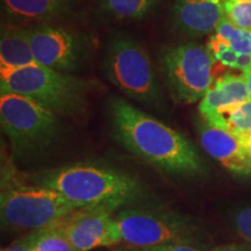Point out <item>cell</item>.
<instances>
[{
    "mask_svg": "<svg viewBox=\"0 0 251 251\" xmlns=\"http://www.w3.org/2000/svg\"><path fill=\"white\" fill-rule=\"evenodd\" d=\"M109 115L117 140L135 156L170 174L203 172L205 166L192 142L162 121L120 97L109 100Z\"/></svg>",
    "mask_w": 251,
    "mask_h": 251,
    "instance_id": "cell-1",
    "label": "cell"
},
{
    "mask_svg": "<svg viewBox=\"0 0 251 251\" xmlns=\"http://www.w3.org/2000/svg\"><path fill=\"white\" fill-rule=\"evenodd\" d=\"M35 183L61 193L77 209L105 207L114 212L141 192L139 181L112 166L77 163L35 177Z\"/></svg>",
    "mask_w": 251,
    "mask_h": 251,
    "instance_id": "cell-2",
    "label": "cell"
},
{
    "mask_svg": "<svg viewBox=\"0 0 251 251\" xmlns=\"http://www.w3.org/2000/svg\"><path fill=\"white\" fill-rule=\"evenodd\" d=\"M0 90L27 97L61 117L79 118L86 112L90 84L65 72L31 64L0 70Z\"/></svg>",
    "mask_w": 251,
    "mask_h": 251,
    "instance_id": "cell-3",
    "label": "cell"
},
{
    "mask_svg": "<svg viewBox=\"0 0 251 251\" xmlns=\"http://www.w3.org/2000/svg\"><path fill=\"white\" fill-rule=\"evenodd\" d=\"M75 211L76 207L57 191L28 185L14 175L2 172L0 218L4 228L33 233L58 224Z\"/></svg>",
    "mask_w": 251,
    "mask_h": 251,
    "instance_id": "cell-4",
    "label": "cell"
},
{
    "mask_svg": "<svg viewBox=\"0 0 251 251\" xmlns=\"http://www.w3.org/2000/svg\"><path fill=\"white\" fill-rule=\"evenodd\" d=\"M59 115L15 93L0 96V122L14 155L34 156L54 146L62 131Z\"/></svg>",
    "mask_w": 251,
    "mask_h": 251,
    "instance_id": "cell-5",
    "label": "cell"
},
{
    "mask_svg": "<svg viewBox=\"0 0 251 251\" xmlns=\"http://www.w3.org/2000/svg\"><path fill=\"white\" fill-rule=\"evenodd\" d=\"M115 219L122 241L130 247L202 244L200 229L192 220L168 209L130 207L119 212Z\"/></svg>",
    "mask_w": 251,
    "mask_h": 251,
    "instance_id": "cell-6",
    "label": "cell"
},
{
    "mask_svg": "<svg viewBox=\"0 0 251 251\" xmlns=\"http://www.w3.org/2000/svg\"><path fill=\"white\" fill-rule=\"evenodd\" d=\"M106 76L129 98L151 107H161V85L148 52L136 41L115 36L108 42L103 61Z\"/></svg>",
    "mask_w": 251,
    "mask_h": 251,
    "instance_id": "cell-7",
    "label": "cell"
},
{
    "mask_svg": "<svg viewBox=\"0 0 251 251\" xmlns=\"http://www.w3.org/2000/svg\"><path fill=\"white\" fill-rule=\"evenodd\" d=\"M159 64L166 86L180 103L200 101L214 83V58L206 47L198 43L164 47Z\"/></svg>",
    "mask_w": 251,
    "mask_h": 251,
    "instance_id": "cell-8",
    "label": "cell"
},
{
    "mask_svg": "<svg viewBox=\"0 0 251 251\" xmlns=\"http://www.w3.org/2000/svg\"><path fill=\"white\" fill-rule=\"evenodd\" d=\"M26 31L39 65L70 74L78 70L86 57L87 45L74 31L50 24H37Z\"/></svg>",
    "mask_w": 251,
    "mask_h": 251,
    "instance_id": "cell-9",
    "label": "cell"
},
{
    "mask_svg": "<svg viewBox=\"0 0 251 251\" xmlns=\"http://www.w3.org/2000/svg\"><path fill=\"white\" fill-rule=\"evenodd\" d=\"M112 213L105 207L77 209L59 224L72 246L78 250L113 247L122 242V237Z\"/></svg>",
    "mask_w": 251,
    "mask_h": 251,
    "instance_id": "cell-10",
    "label": "cell"
},
{
    "mask_svg": "<svg viewBox=\"0 0 251 251\" xmlns=\"http://www.w3.org/2000/svg\"><path fill=\"white\" fill-rule=\"evenodd\" d=\"M198 133L203 150L228 171L238 176L251 175V153L233 134L203 120Z\"/></svg>",
    "mask_w": 251,
    "mask_h": 251,
    "instance_id": "cell-11",
    "label": "cell"
},
{
    "mask_svg": "<svg viewBox=\"0 0 251 251\" xmlns=\"http://www.w3.org/2000/svg\"><path fill=\"white\" fill-rule=\"evenodd\" d=\"M226 0H176L174 23L181 33L192 37L215 31L225 19Z\"/></svg>",
    "mask_w": 251,
    "mask_h": 251,
    "instance_id": "cell-12",
    "label": "cell"
},
{
    "mask_svg": "<svg viewBox=\"0 0 251 251\" xmlns=\"http://www.w3.org/2000/svg\"><path fill=\"white\" fill-rule=\"evenodd\" d=\"M248 99H250V94L243 75H224L214 80L211 89L200 100V115L203 121L211 122L219 113Z\"/></svg>",
    "mask_w": 251,
    "mask_h": 251,
    "instance_id": "cell-13",
    "label": "cell"
},
{
    "mask_svg": "<svg viewBox=\"0 0 251 251\" xmlns=\"http://www.w3.org/2000/svg\"><path fill=\"white\" fill-rule=\"evenodd\" d=\"M6 15L14 23L48 24L74 14L75 0H1Z\"/></svg>",
    "mask_w": 251,
    "mask_h": 251,
    "instance_id": "cell-14",
    "label": "cell"
},
{
    "mask_svg": "<svg viewBox=\"0 0 251 251\" xmlns=\"http://www.w3.org/2000/svg\"><path fill=\"white\" fill-rule=\"evenodd\" d=\"M37 64L31 51L27 31L23 28L2 30L0 40V70Z\"/></svg>",
    "mask_w": 251,
    "mask_h": 251,
    "instance_id": "cell-15",
    "label": "cell"
},
{
    "mask_svg": "<svg viewBox=\"0 0 251 251\" xmlns=\"http://www.w3.org/2000/svg\"><path fill=\"white\" fill-rule=\"evenodd\" d=\"M207 124L233 134L251 153V98L225 109Z\"/></svg>",
    "mask_w": 251,
    "mask_h": 251,
    "instance_id": "cell-16",
    "label": "cell"
},
{
    "mask_svg": "<svg viewBox=\"0 0 251 251\" xmlns=\"http://www.w3.org/2000/svg\"><path fill=\"white\" fill-rule=\"evenodd\" d=\"M159 0H99L103 13L115 20H139L146 17Z\"/></svg>",
    "mask_w": 251,
    "mask_h": 251,
    "instance_id": "cell-17",
    "label": "cell"
},
{
    "mask_svg": "<svg viewBox=\"0 0 251 251\" xmlns=\"http://www.w3.org/2000/svg\"><path fill=\"white\" fill-rule=\"evenodd\" d=\"M27 238L31 251H80L72 246L59 222L33 231Z\"/></svg>",
    "mask_w": 251,
    "mask_h": 251,
    "instance_id": "cell-18",
    "label": "cell"
},
{
    "mask_svg": "<svg viewBox=\"0 0 251 251\" xmlns=\"http://www.w3.org/2000/svg\"><path fill=\"white\" fill-rule=\"evenodd\" d=\"M214 34L226 41L238 54L251 55V30L241 29L224 19L218 25Z\"/></svg>",
    "mask_w": 251,
    "mask_h": 251,
    "instance_id": "cell-19",
    "label": "cell"
},
{
    "mask_svg": "<svg viewBox=\"0 0 251 251\" xmlns=\"http://www.w3.org/2000/svg\"><path fill=\"white\" fill-rule=\"evenodd\" d=\"M206 48L208 49L209 54L212 55L215 62H219L220 64L225 65V67L238 70V62H240L241 54L235 51L221 37L213 34L207 42Z\"/></svg>",
    "mask_w": 251,
    "mask_h": 251,
    "instance_id": "cell-20",
    "label": "cell"
},
{
    "mask_svg": "<svg viewBox=\"0 0 251 251\" xmlns=\"http://www.w3.org/2000/svg\"><path fill=\"white\" fill-rule=\"evenodd\" d=\"M225 19L237 28L251 30V0H226Z\"/></svg>",
    "mask_w": 251,
    "mask_h": 251,
    "instance_id": "cell-21",
    "label": "cell"
},
{
    "mask_svg": "<svg viewBox=\"0 0 251 251\" xmlns=\"http://www.w3.org/2000/svg\"><path fill=\"white\" fill-rule=\"evenodd\" d=\"M234 224L237 233L244 240L251 242V208H243L234 216Z\"/></svg>",
    "mask_w": 251,
    "mask_h": 251,
    "instance_id": "cell-22",
    "label": "cell"
},
{
    "mask_svg": "<svg viewBox=\"0 0 251 251\" xmlns=\"http://www.w3.org/2000/svg\"><path fill=\"white\" fill-rule=\"evenodd\" d=\"M146 251H203L197 246L191 244H163L149 248H142Z\"/></svg>",
    "mask_w": 251,
    "mask_h": 251,
    "instance_id": "cell-23",
    "label": "cell"
},
{
    "mask_svg": "<svg viewBox=\"0 0 251 251\" xmlns=\"http://www.w3.org/2000/svg\"><path fill=\"white\" fill-rule=\"evenodd\" d=\"M1 251H31V248L29 246V242H28L27 236L21 238V240L15 241L11 244V246L6 247L5 249Z\"/></svg>",
    "mask_w": 251,
    "mask_h": 251,
    "instance_id": "cell-24",
    "label": "cell"
},
{
    "mask_svg": "<svg viewBox=\"0 0 251 251\" xmlns=\"http://www.w3.org/2000/svg\"><path fill=\"white\" fill-rule=\"evenodd\" d=\"M211 251H246L243 248L238 247V246H221V247H216L214 249H212Z\"/></svg>",
    "mask_w": 251,
    "mask_h": 251,
    "instance_id": "cell-25",
    "label": "cell"
},
{
    "mask_svg": "<svg viewBox=\"0 0 251 251\" xmlns=\"http://www.w3.org/2000/svg\"><path fill=\"white\" fill-rule=\"evenodd\" d=\"M243 77H244V79H246L248 91H249L250 98H251V70H250V71H248L247 74H243Z\"/></svg>",
    "mask_w": 251,
    "mask_h": 251,
    "instance_id": "cell-26",
    "label": "cell"
},
{
    "mask_svg": "<svg viewBox=\"0 0 251 251\" xmlns=\"http://www.w3.org/2000/svg\"><path fill=\"white\" fill-rule=\"evenodd\" d=\"M114 251H146L142 248H135V247H126V248H121V249H117Z\"/></svg>",
    "mask_w": 251,
    "mask_h": 251,
    "instance_id": "cell-27",
    "label": "cell"
}]
</instances>
